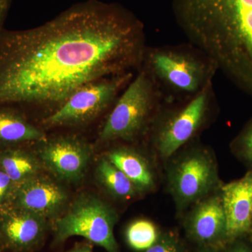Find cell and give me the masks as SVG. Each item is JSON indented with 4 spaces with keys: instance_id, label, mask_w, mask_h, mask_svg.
<instances>
[{
    "instance_id": "2",
    "label": "cell",
    "mask_w": 252,
    "mask_h": 252,
    "mask_svg": "<svg viewBox=\"0 0 252 252\" xmlns=\"http://www.w3.org/2000/svg\"><path fill=\"white\" fill-rule=\"evenodd\" d=\"M186 36L252 97V0H173Z\"/></svg>"
},
{
    "instance_id": "18",
    "label": "cell",
    "mask_w": 252,
    "mask_h": 252,
    "mask_svg": "<svg viewBox=\"0 0 252 252\" xmlns=\"http://www.w3.org/2000/svg\"><path fill=\"white\" fill-rule=\"evenodd\" d=\"M161 232L153 222L147 220H134L126 231V241L136 251H144L153 246L160 238Z\"/></svg>"
},
{
    "instance_id": "24",
    "label": "cell",
    "mask_w": 252,
    "mask_h": 252,
    "mask_svg": "<svg viewBox=\"0 0 252 252\" xmlns=\"http://www.w3.org/2000/svg\"><path fill=\"white\" fill-rule=\"evenodd\" d=\"M66 252H93V249L90 244L80 243L77 244L72 250Z\"/></svg>"
},
{
    "instance_id": "21",
    "label": "cell",
    "mask_w": 252,
    "mask_h": 252,
    "mask_svg": "<svg viewBox=\"0 0 252 252\" xmlns=\"http://www.w3.org/2000/svg\"><path fill=\"white\" fill-rule=\"evenodd\" d=\"M14 187L13 181L0 168V210L9 206Z\"/></svg>"
},
{
    "instance_id": "19",
    "label": "cell",
    "mask_w": 252,
    "mask_h": 252,
    "mask_svg": "<svg viewBox=\"0 0 252 252\" xmlns=\"http://www.w3.org/2000/svg\"><path fill=\"white\" fill-rule=\"evenodd\" d=\"M231 149L242 161L252 167V119L233 141Z\"/></svg>"
},
{
    "instance_id": "14",
    "label": "cell",
    "mask_w": 252,
    "mask_h": 252,
    "mask_svg": "<svg viewBox=\"0 0 252 252\" xmlns=\"http://www.w3.org/2000/svg\"><path fill=\"white\" fill-rule=\"evenodd\" d=\"M46 140L44 132L28 122L16 105L0 104V147L9 148Z\"/></svg>"
},
{
    "instance_id": "16",
    "label": "cell",
    "mask_w": 252,
    "mask_h": 252,
    "mask_svg": "<svg viewBox=\"0 0 252 252\" xmlns=\"http://www.w3.org/2000/svg\"><path fill=\"white\" fill-rule=\"evenodd\" d=\"M42 167L39 158L27 149L18 146L0 149V168L15 185L39 175Z\"/></svg>"
},
{
    "instance_id": "4",
    "label": "cell",
    "mask_w": 252,
    "mask_h": 252,
    "mask_svg": "<svg viewBox=\"0 0 252 252\" xmlns=\"http://www.w3.org/2000/svg\"><path fill=\"white\" fill-rule=\"evenodd\" d=\"M117 218L108 203L93 194H83L55 221V242L81 236L108 252H119L114 233Z\"/></svg>"
},
{
    "instance_id": "5",
    "label": "cell",
    "mask_w": 252,
    "mask_h": 252,
    "mask_svg": "<svg viewBox=\"0 0 252 252\" xmlns=\"http://www.w3.org/2000/svg\"><path fill=\"white\" fill-rule=\"evenodd\" d=\"M157 84L148 72L139 73L109 114L99 133L103 142L131 141L147 126L158 97Z\"/></svg>"
},
{
    "instance_id": "7",
    "label": "cell",
    "mask_w": 252,
    "mask_h": 252,
    "mask_svg": "<svg viewBox=\"0 0 252 252\" xmlns=\"http://www.w3.org/2000/svg\"><path fill=\"white\" fill-rule=\"evenodd\" d=\"M131 77L130 72L126 73L83 86L44 119V124L48 126H74L90 122L110 105Z\"/></svg>"
},
{
    "instance_id": "9",
    "label": "cell",
    "mask_w": 252,
    "mask_h": 252,
    "mask_svg": "<svg viewBox=\"0 0 252 252\" xmlns=\"http://www.w3.org/2000/svg\"><path fill=\"white\" fill-rule=\"evenodd\" d=\"M41 142L38 158L43 167L60 180L71 183L81 180L92 154L89 144L74 136H60Z\"/></svg>"
},
{
    "instance_id": "8",
    "label": "cell",
    "mask_w": 252,
    "mask_h": 252,
    "mask_svg": "<svg viewBox=\"0 0 252 252\" xmlns=\"http://www.w3.org/2000/svg\"><path fill=\"white\" fill-rule=\"evenodd\" d=\"M212 85L211 81L185 105L169 113L159 124L154 141L162 159L173 157L200 130L210 108Z\"/></svg>"
},
{
    "instance_id": "15",
    "label": "cell",
    "mask_w": 252,
    "mask_h": 252,
    "mask_svg": "<svg viewBox=\"0 0 252 252\" xmlns=\"http://www.w3.org/2000/svg\"><path fill=\"white\" fill-rule=\"evenodd\" d=\"M106 158L133 183L140 193L155 188V175L150 163L135 149L127 147L112 149Z\"/></svg>"
},
{
    "instance_id": "13",
    "label": "cell",
    "mask_w": 252,
    "mask_h": 252,
    "mask_svg": "<svg viewBox=\"0 0 252 252\" xmlns=\"http://www.w3.org/2000/svg\"><path fill=\"white\" fill-rule=\"evenodd\" d=\"M46 219L16 207L0 210V235L15 251H28L36 247L45 235Z\"/></svg>"
},
{
    "instance_id": "10",
    "label": "cell",
    "mask_w": 252,
    "mask_h": 252,
    "mask_svg": "<svg viewBox=\"0 0 252 252\" xmlns=\"http://www.w3.org/2000/svg\"><path fill=\"white\" fill-rule=\"evenodd\" d=\"M191 207L184 222L189 238L199 247L224 248L228 244L226 219L220 189Z\"/></svg>"
},
{
    "instance_id": "17",
    "label": "cell",
    "mask_w": 252,
    "mask_h": 252,
    "mask_svg": "<svg viewBox=\"0 0 252 252\" xmlns=\"http://www.w3.org/2000/svg\"><path fill=\"white\" fill-rule=\"evenodd\" d=\"M97 177L102 187L114 198L127 200L140 193L133 183L107 158L99 162Z\"/></svg>"
},
{
    "instance_id": "1",
    "label": "cell",
    "mask_w": 252,
    "mask_h": 252,
    "mask_svg": "<svg viewBox=\"0 0 252 252\" xmlns=\"http://www.w3.org/2000/svg\"><path fill=\"white\" fill-rule=\"evenodd\" d=\"M145 56L140 20L98 0L73 5L38 27L3 28L0 104L59 108L83 86L140 67Z\"/></svg>"
},
{
    "instance_id": "3",
    "label": "cell",
    "mask_w": 252,
    "mask_h": 252,
    "mask_svg": "<svg viewBox=\"0 0 252 252\" xmlns=\"http://www.w3.org/2000/svg\"><path fill=\"white\" fill-rule=\"evenodd\" d=\"M167 187L178 212H183L220 188L213 154L193 147L172 160L167 167Z\"/></svg>"
},
{
    "instance_id": "23",
    "label": "cell",
    "mask_w": 252,
    "mask_h": 252,
    "mask_svg": "<svg viewBox=\"0 0 252 252\" xmlns=\"http://www.w3.org/2000/svg\"><path fill=\"white\" fill-rule=\"evenodd\" d=\"M229 244L230 246L225 252H252V249L250 248L247 244L238 241V240Z\"/></svg>"
},
{
    "instance_id": "6",
    "label": "cell",
    "mask_w": 252,
    "mask_h": 252,
    "mask_svg": "<svg viewBox=\"0 0 252 252\" xmlns=\"http://www.w3.org/2000/svg\"><path fill=\"white\" fill-rule=\"evenodd\" d=\"M149 74L175 92L193 94L211 82L216 67L208 59L180 49L152 50L147 58Z\"/></svg>"
},
{
    "instance_id": "20",
    "label": "cell",
    "mask_w": 252,
    "mask_h": 252,
    "mask_svg": "<svg viewBox=\"0 0 252 252\" xmlns=\"http://www.w3.org/2000/svg\"><path fill=\"white\" fill-rule=\"evenodd\" d=\"M144 252H186V250L178 237L172 233H161L157 243Z\"/></svg>"
},
{
    "instance_id": "22",
    "label": "cell",
    "mask_w": 252,
    "mask_h": 252,
    "mask_svg": "<svg viewBox=\"0 0 252 252\" xmlns=\"http://www.w3.org/2000/svg\"><path fill=\"white\" fill-rule=\"evenodd\" d=\"M12 0H0V31L3 29L5 20L9 13Z\"/></svg>"
},
{
    "instance_id": "12",
    "label": "cell",
    "mask_w": 252,
    "mask_h": 252,
    "mask_svg": "<svg viewBox=\"0 0 252 252\" xmlns=\"http://www.w3.org/2000/svg\"><path fill=\"white\" fill-rule=\"evenodd\" d=\"M228 244L252 230V170L240 180L220 186Z\"/></svg>"
},
{
    "instance_id": "25",
    "label": "cell",
    "mask_w": 252,
    "mask_h": 252,
    "mask_svg": "<svg viewBox=\"0 0 252 252\" xmlns=\"http://www.w3.org/2000/svg\"><path fill=\"white\" fill-rule=\"evenodd\" d=\"M197 252H220L221 249L213 248V247L201 246L199 247Z\"/></svg>"
},
{
    "instance_id": "11",
    "label": "cell",
    "mask_w": 252,
    "mask_h": 252,
    "mask_svg": "<svg viewBox=\"0 0 252 252\" xmlns=\"http://www.w3.org/2000/svg\"><path fill=\"white\" fill-rule=\"evenodd\" d=\"M68 194L56 181L39 174L15 185L9 206L47 220L58 216L67 205Z\"/></svg>"
}]
</instances>
